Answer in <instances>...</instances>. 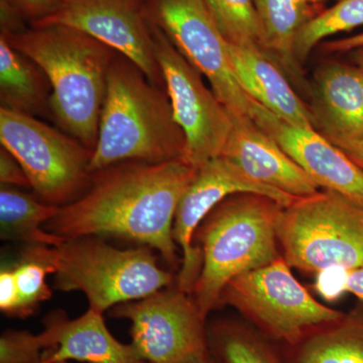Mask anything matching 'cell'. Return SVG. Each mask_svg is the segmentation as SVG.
<instances>
[{
	"instance_id": "cell-1",
	"label": "cell",
	"mask_w": 363,
	"mask_h": 363,
	"mask_svg": "<svg viewBox=\"0 0 363 363\" xmlns=\"http://www.w3.org/2000/svg\"><path fill=\"white\" fill-rule=\"evenodd\" d=\"M197 171L183 159L112 164L93 173L84 194L60 208L45 229L65 240L108 235L136 241L176 264L174 218Z\"/></svg>"
},
{
	"instance_id": "cell-2",
	"label": "cell",
	"mask_w": 363,
	"mask_h": 363,
	"mask_svg": "<svg viewBox=\"0 0 363 363\" xmlns=\"http://www.w3.org/2000/svg\"><path fill=\"white\" fill-rule=\"evenodd\" d=\"M0 35L44 71L52 88L50 112L61 130L94 150L107 77L118 52L65 26H32Z\"/></svg>"
},
{
	"instance_id": "cell-3",
	"label": "cell",
	"mask_w": 363,
	"mask_h": 363,
	"mask_svg": "<svg viewBox=\"0 0 363 363\" xmlns=\"http://www.w3.org/2000/svg\"><path fill=\"white\" fill-rule=\"evenodd\" d=\"M186 138L167 91L135 63L117 55L107 77L90 172L126 161L162 164L184 160Z\"/></svg>"
},
{
	"instance_id": "cell-4",
	"label": "cell",
	"mask_w": 363,
	"mask_h": 363,
	"mask_svg": "<svg viewBox=\"0 0 363 363\" xmlns=\"http://www.w3.org/2000/svg\"><path fill=\"white\" fill-rule=\"evenodd\" d=\"M283 206L266 196H230L201 224L203 264L193 291L202 317L221 303L226 286L238 276L279 259L277 223Z\"/></svg>"
},
{
	"instance_id": "cell-5",
	"label": "cell",
	"mask_w": 363,
	"mask_h": 363,
	"mask_svg": "<svg viewBox=\"0 0 363 363\" xmlns=\"http://www.w3.org/2000/svg\"><path fill=\"white\" fill-rule=\"evenodd\" d=\"M23 257L51 267L57 288L84 293L90 308L101 312L168 288L174 279L149 247L119 250L100 236L68 238L59 247H30Z\"/></svg>"
},
{
	"instance_id": "cell-6",
	"label": "cell",
	"mask_w": 363,
	"mask_h": 363,
	"mask_svg": "<svg viewBox=\"0 0 363 363\" xmlns=\"http://www.w3.org/2000/svg\"><path fill=\"white\" fill-rule=\"evenodd\" d=\"M277 236L289 266L303 272L345 271L363 264V207L324 190L283 208Z\"/></svg>"
},
{
	"instance_id": "cell-7",
	"label": "cell",
	"mask_w": 363,
	"mask_h": 363,
	"mask_svg": "<svg viewBox=\"0 0 363 363\" xmlns=\"http://www.w3.org/2000/svg\"><path fill=\"white\" fill-rule=\"evenodd\" d=\"M0 142L42 201L63 207L89 188L93 150L37 117L0 107Z\"/></svg>"
},
{
	"instance_id": "cell-8",
	"label": "cell",
	"mask_w": 363,
	"mask_h": 363,
	"mask_svg": "<svg viewBox=\"0 0 363 363\" xmlns=\"http://www.w3.org/2000/svg\"><path fill=\"white\" fill-rule=\"evenodd\" d=\"M283 257L233 279L222 293V301L233 305L266 335L297 345L314 329L337 322L345 314L318 302L298 283Z\"/></svg>"
},
{
	"instance_id": "cell-9",
	"label": "cell",
	"mask_w": 363,
	"mask_h": 363,
	"mask_svg": "<svg viewBox=\"0 0 363 363\" xmlns=\"http://www.w3.org/2000/svg\"><path fill=\"white\" fill-rule=\"evenodd\" d=\"M131 323V344L145 363H205L209 342L195 301L178 285L112 308Z\"/></svg>"
},
{
	"instance_id": "cell-10",
	"label": "cell",
	"mask_w": 363,
	"mask_h": 363,
	"mask_svg": "<svg viewBox=\"0 0 363 363\" xmlns=\"http://www.w3.org/2000/svg\"><path fill=\"white\" fill-rule=\"evenodd\" d=\"M145 13L209 81L230 116L252 117L255 100L241 87L231 66L229 44L208 13L204 0H140Z\"/></svg>"
},
{
	"instance_id": "cell-11",
	"label": "cell",
	"mask_w": 363,
	"mask_h": 363,
	"mask_svg": "<svg viewBox=\"0 0 363 363\" xmlns=\"http://www.w3.org/2000/svg\"><path fill=\"white\" fill-rule=\"evenodd\" d=\"M155 52L164 90L176 123L186 138L184 161L200 169L220 156L233 128V119L202 74L188 61L154 23Z\"/></svg>"
},
{
	"instance_id": "cell-12",
	"label": "cell",
	"mask_w": 363,
	"mask_h": 363,
	"mask_svg": "<svg viewBox=\"0 0 363 363\" xmlns=\"http://www.w3.org/2000/svg\"><path fill=\"white\" fill-rule=\"evenodd\" d=\"M243 193L266 196L283 207L300 199L257 183L221 156L198 169L179 203L173 224L174 240L183 255L178 277V286L183 292L193 293L201 272V248L194 245L198 228L217 205L230 196Z\"/></svg>"
},
{
	"instance_id": "cell-13",
	"label": "cell",
	"mask_w": 363,
	"mask_h": 363,
	"mask_svg": "<svg viewBox=\"0 0 363 363\" xmlns=\"http://www.w3.org/2000/svg\"><path fill=\"white\" fill-rule=\"evenodd\" d=\"M52 25L76 28L108 45L164 89L155 52L154 23L140 0H63L56 13L32 26Z\"/></svg>"
},
{
	"instance_id": "cell-14",
	"label": "cell",
	"mask_w": 363,
	"mask_h": 363,
	"mask_svg": "<svg viewBox=\"0 0 363 363\" xmlns=\"http://www.w3.org/2000/svg\"><path fill=\"white\" fill-rule=\"evenodd\" d=\"M252 118L320 188L363 207V169L316 130L285 121L255 101Z\"/></svg>"
},
{
	"instance_id": "cell-15",
	"label": "cell",
	"mask_w": 363,
	"mask_h": 363,
	"mask_svg": "<svg viewBox=\"0 0 363 363\" xmlns=\"http://www.w3.org/2000/svg\"><path fill=\"white\" fill-rule=\"evenodd\" d=\"M231 119L233 128L221 157L257 183L294 197L319 192V186L252 117L231 116Z\"/></svg>"
},
{
	"instance_id": "cell-16",
	"label": "cell",
	"mask_w": 363,
	"mask_h": 363,
	"mask_svg": "<svg viewBox=\"0 0 363 363\" xmlns=\"http://www.w3.org/2000/svg\"><path fill=\"white\" fill-rule=\"evenodd\" d=\"M308 105L314 130L334 145L363 140L362 69L327 62L315 74Z\"/></svg>"
},
{
	"instance_id": "cell-17",
	"label": "cell",
	"mask_w": 363,
	"mask_h": 363,
	"mask_svg": "<svg viewBox=\"0 0 363 363\" xmlns=\"http://www.w3.org/2000/svg\"><path fill=\"white\" fill-rule=\"evenodd\" d=\"M40 332L45 351L40 363H145L133 344L117 340L105 324L104 312L90 308L77 319L54 312Z\"/></svg>"
},
{
	"instance_id": "cell-18",
	"label": "cell",
	"mask_w": 363,
	"mask_h": 363,
	"mask_svg": "<svg viewBox=\"0 0 363 363\" xmlns=\"http://www.w3.org/2000/svg\"><path fill=\"white\" fill-rule=\"evenodd\" d=\"M229 57L241 87L257 104L289 123L314 130L309 105L274 62L259 50L230 44Z\"/></svg>"
},
{
	"instance_id": "cell-19",
	"label": "cell",
	"mask_w": 363,
	"mask_h": 363,
	"mask_svg": "<svg viewBox=\"0 0 363 363\" xmlns=\"http://www.w3.org/2000/svg\"><path fill=\"white\" fill-rule=\"evenodd\" d=\"M51 94L44 71L0 35L1 107L35 117L49 116Z\"/></svg>"
},
{
	"instance_id": "cell-20",
	"label": "cell",
	"mask_w": 363,
	"mask_h": 363,
	"mask_svg": "<svg viewBox=\"0 0 363 363\" xmlns=\"http://www.w3.org/2000/svg\"><path fill=\"white\" fill-rule=\"evenodd\" d=\"M262 30L267 58L272 60L292 81H302L303 71L296 60V35L301 26L319 9L309 4H298L293 0H253Z\"/></svg>"
},
{
	"instance_id": "cell-21",
	"label": "cell",
	"mask_w": 363,
	"mask_h": 363,
	"mask_svg": "<svg viewBox=\"0 0 363 363\" xmlns=\"http://www.w3.org/2000/svg\"><path fill=\"white\" fill-rule=\"evenodd\" d=\"M60 208L35 199L18 187L0 188V234L4 240L21 241L30 247H59L65 238L48 233L45 224Z\"/></svg>"
},
{
	"instance_id": "cell-22",
	"label": "cell",
	"mask_w": 363,
	"mask_h": 363,
	"mask_svg": "<svg viewBox=\"0 0 363 363\" xmlns=\"http://www.w3.org/2000/svg\"><path fill=\"white\" fill-rule=\"evenodd\" d=\"M290 350L294 363H363V313L314 329Z\"/></svg>"
},
{
	"instance_id": "cell-23",
	"label": "cell",
	"mask_w": 363,
	"mask_h": 363,
	"mask_svg": "<svg viewBox=\"0 0 363 363\" xmlns=\"http://www.w3.org/2000/svg\"><path fill=\"white\" fill-rule=\"evenodd\" d=\"M217 30L228 44L266 55L264 30L253 0H204Z\"/></svg>"
},
{
	"instance_id": "cell-24",
	"label": "cell",
	"mask_w": 363,
	"mask_h": 363,
	"mask_svg": "<svg viewBox=\"0 0 363 363\" xmlns=\"http://www.w3.org/2000/svg\"><path fill=\"white\" fill-rule=\"evenodd\" d=\"M363 26V0H339L335 6L320 11L301 26L296 35V60L301 66L324 39Z\"/></svg>"
},
{
	"instance_id": "cell-25",
	"label": "cell",
	"mask_w": 363,
	"mask_h": 363,
	"mask_svg": "<svg viewBox=\"0 0 363 363\" xmlns=\"http://www.w3.org/2000/svg\"><path fill=\"white\" fill-rule=\"evenodd\" d=\"M210 354L219 363H284L259 334L236 325H219L208 332Z\"/></svg>"
},
{
	"instance_id": "cell-26",
	"label": "cell",
	"mask_w": 363,
	"mask_h": 363,
	"mask_svg": "<svg viewBox=\"0 0 363 363\" xmlns=\"http://www.w3.org/2000/svg\"><path fill=\"white\" fill-rule=\"evenodd\" d=\"M13 267L20 301L18 317H28L35 312L40 303L51 298V289L48 286L47 278L54 272L45 262L25 257Z\"/></svg>"
},
{
	"instance_id": "cell-27",
	"label": "cell",
	"mask_w": 363,
	"mask_h": 363,
	"mask_svg": "<svg viewBox=\"0 0 363 363\" xmlns=\"http://www.w3.org/2000/svg\"><path fill=\"white\" fill-rule=\"evenodd\" d=\"M45 351L40 334L7 330L0 337V363H40Z\"/></svg>"
},
{
	"instance_id": "cell-28",
	"label": "cell",
	"mask_w": 363,
	"mask_h": 363,
	"mask_svg": "<svg viewBox=\"0 0 363 363\" xmlns=\"http://www.w3.org/2000/svg\"><path fill=\"white\" fill-rule=\"evenodd\" d=\"M30 25L50 18L60 9L63 0H6Z\"/></svg>"
},
{
	"instance_id": "cell-29",
	"label": "cell",
	"mask_w": 363,
	"mask_h": 363,
	"mask_svg": "<svg viewBox=\"0 0 363 363\" xmlns=\"http://www.w3.org/2000/svg\"><path fill=\"white\" fill-rule=\"evenodd\" d=\"M18 292L13 267H2L0 272V310L11 317L18 315Z\"/></svg>"
},
{
	"instance_id": "cell-30",
	"label": "cell",
	"mask_w": 363,
	"mask_h": 363,
	"mask_svg": "<svg viewBox=\"0 0 363 363\" xmlns=\"http://www.w3.org/2000/svg\"><path fill=\"white\" fill-rule=\"evenodd\" d=\"M0 182L1 185L13 187H30L25 169L18 160L4 147L0 149Z\"/></svg>"
},
{
	"instance_id": "cell-31",
	"label": "cell",
	"mask_w": 363,
	"mask_h": 363,
	"mask_svg": "<svg viewBox=\"0 0 363 363\" xmlns=\"http://www.w3.org/2000/svg\"><path fill=\"white\" fill-rule=\"evenodd\" d=\"M363 47V33L344 39L324 40L320 44L322 52L326 54H346Z\"/></svg>"
},
{
	"instance_id": "cell-32",
	"label": "cell",
	"mask_w": 363,
	"mask_h": 363,
	"mask_svg": "<svg viewBox=\"0 0 363 363\" xmlns=\"http://www.w3.org/2000/svg\"><path fill=\"white\" fill-rule=\"evenodd\" d=\"M344 292H350L363 301V264L346 271Z\"/></svg>"
},
{
	"instance_id": "cell-33",
	"label": "cell",
	"mask_w": 363,
	"mask_h": 363,
	"mask_svg": "<svg viewBox=\"0 0 363 363\" xmlns=\"http://www.w3.org/2000/svg\"><path fill=\"white\" fill-rule=\"evenodd\" d=\"M335 145H337L339 149L342 150L353 162H357L358 166L363 169V140L339 143Z\"/></svg>"
},
{
	"instance_id": "cell-34",
	"label": "cell",
	"mask_w": 363,
	"mask_h": 363,
	"mask_svg": "<svg viewBox=\"0 0 363 363\" xmlns=\"http://www.w3.org/2000/svg\"><path fill=\"white\" fill-rule=\"evenodd\" d=\"M350 54L351 55V59H352L353 63L363 70V47L353 50Z\"/></svg>"
},
{
	"instance_id": "cell-35",
	"label": "cell",
	"mask_w": 363,
	"mask_h": 363,
	"mask_svg": "<svg viewBox=\"0 0 363 363\" xmlns=\"http://www.w3.org/2000/svg\"><path fill=\"white\" fill-rule=\"evenodd\" d=\"M205 363H219L218 362H217L216 359H215V358L213 357H210L209 359L207 360L206 362Z\"/></svg>"
},
{
	"instance_id": "cell-36",
	"label": "cell",
	"mask_w": 363,
	"mask_h": 363,
	"mask_svg": "<svg viewBox=\"0 0 363 363\" xmlns=\"http://www.w3.org/2000/svg\"><path fill=\"white\" fill-rule=\"evenodd\" d=\"M293 1H295L296 4H307V0H293Z\"/></svg>"
},
{
	"instance_id": "cell-37",
	"label": "cell",
	"mask_w": 363,
	"mask_h": 363,
	"mask_svg": "<svg viewBox=\"0 0 363 363\" xmlns=\"http://www.w3.org/2000/svg\"><path fill=\"white\" fill-rule=\"evenodd\" d=\"M307 1L312 4H318L319 2L323 1V0H307Z\"/></svg>"
},
{
	"instance_id": "cell-38",
	"label": "cell",
	"mask_w": 363,
	"mask_h": 363,
	"mask_svg": "<svg viewBox=\"0 0 363 363\" xmlns=\"http://www.w3.org/2000/svg\"><path fill=\"white\" fill-rule=\"evenodd\" d=\"M59 363H69V362H59Z\"/></svg>"
}]
</instances>
